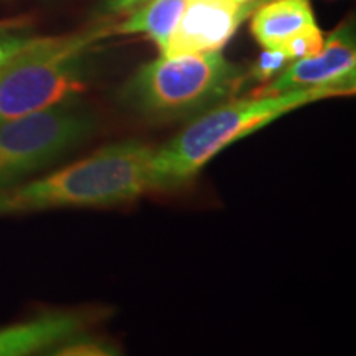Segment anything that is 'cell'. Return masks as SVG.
<instances>
[{"instance_id": "5", "label": "cell", "mask_w": 356, "mask_h": 356, "mask_svg": "<svg viewBox=\"0 0 356 356\" xmlns=\"http://www.w3.org/2000/svg\"><path fill=\"white\" fill-rule=\"evenodd\" d=\"M95 131V119L70 102L0 122V190L50 165Z\"/></svg>"}, {"instance_id": "15", "label": "cell", "mask_w": 356, "mask_h": 356, "mask_svg": "<svg viewBox=\"0 0 356 356\" xmlns=\"http://www.w3.org/2000/svg\"><path fill=\"white\" fill-rule=\"evenodd\" d=\"M144 0H106L104 6H102V10L106 13H113V15H118V13H126L139 6Z\"/></svg>"}, {"instance_id": "7", "label": "cell", "mask_w": 356, "mask_h": 356, "mask_svg": "<svg viewBox=\"0 0 356 356\" xmlns=\"http://www.w3.org/2000/svg\"><path fill=\"white\" fill-rule=\"evenodd\" d=\"M257 3L238 0H185L165 56L221 51Z\"/></svg>"}, {"instance_id": "16", "label": "cell", "mask_w": 356, "mask_h": 356, "mask_svg": "<svg viewBox=\"0 0 356 356\" xmlns=\"http://www.w3.org/2000/svg\"><path fill=\"white\" fill-rule=\"evenodd\" d=\"M239 3H259L261 0H238Z\"/></svg>"}, {"instance_id": "12", "label": "cell", "mask_w": 356, "mask_h": 356, "mask_svg": "<svg viewBox=\"0 0 356 356\" xmlns=\"http://www.w3.org/2000/svg\"><path fill=\"white\" fill-rule=\"evenodd\" d=\"M325 37L322 30L317 25L309 26V29L302 30L297 35H293L287 40L286 43L280 44L279 51H282L289 60H299V58L317 55L322 50Z\"/></svg>"}, {"instance_id": "17", "label": "cell", "mask_w": 356, "mask_h": 356, "mask_svg": "<svg viewBox=\"0 0 356 356\" xmlns=\"http://www.w3.org/2000/svg\"><path fill=\"white\" fill-rule=\"evenodd\" d=\"M261 2H262V0H261Z\"/></svg>"}, {"instance_id": "2", "label": "cell", "mask_w": 356, "mask_h": 356, "mask_svg": "<svg viewBox=\"0 0 356 356\" xmlns=\"http://www.w3.org/2000/svg\"><path fill=\"white\" fill-rule=\"evenodd\" d=\"M350 95H355V89L317 86L220 102L198 115L170 142L155 149L152 191L177 190L190 184L213 157L292 111Z\"/></svg>"}, {"instance_id": "11", "label": "cell", "mask_w": 356, "mask_h": 356, "mask_svg": "<svg viewBox=\"0 0 356 356\" xmlns=\"http://www.w3.org/2000/svg\"><path fill=\"white\" fill-rule=\"evenodd\" d=\"M50 353L61 356H111L119 355V351L111 341L104 340V338L79 333V335L55 346Z\"/></svg>"}, {"instance_id": "8", "label": "cell", "mask_w": 356, "mask_h": 356, "mask_svg": "<svg viewBox=\"0 0 356 356\" xmlns=\"http://www.w3.org/2000/svg\"><path fill=\"white\" fill-rule=\"evenodd\" d=\"M99 318L101 310H61L0 328V356H22L53 350L83 333Z\"/></svg>"}, {"instance_id": "9", "label": "cell", "mask_w": 356, "mask_h": 356, "mask_svg": "<svg viewBox=\"0 0 356 356\" xmlns=\"http://www.w3.org/2000/svg\"><path fill=\"white\" fill-rule=\"evenodd\" d=\"M251 20V33L264 50H279L289 38L315 24L309 0H262Z\"/></svg>"}, {"instance_id": "1", "label": "cell", "mask_w": 356, "mask_h": 356, "mask_svg": "<svg viewBox=\"0 0 356 356\" xmlns=\"http://www.w3.org/2000/svg\"><path fill=\"white\" fill-rule=\"evenodd\" d=\"M154 154V147L137 140L102 147L50 175L0 190V218L134 202L152 191Z\"/></svg>"}, {"instance_id": "14", "label": "cell", "mask_w": 356, "mask_h": 356, "mask_svg": "<svg viewBox=\"0 0 356 356\" xmlns=\"http://www.w3.org/2000/svg\"><path fill=\"white\" fill-rule=\"evenodd\" d=\"M25 37H19V35H8L0 30V66L10 58L13 53L19 51L22 47L26 43Z\"/></svg>"}, {"instance_id": "6", "label": "cell", "mask_w": 356, "mask_h": 356, "mask_svg": "<svg viewBox=\"0 0 356 356\" xmlns=\"http://www.w3.org/2000/svg\"><path fill=\"white\" fill-rule=\"evenodd\" d=\"M356 44L353 25L341 24L325 38L317 55L289 63L273 81L257 88L252 95H279L292 89L317 86H345L355 89Z\"/></svg>"}, {"instance_id": "13", "label": "cell", "mask_w": 356, "mask_h": 356, "mask_svg": "<svg viewBox=\"0 0 356 356\" xmlns=\"http://www.w3.org/2000/svg\"><path fill=\"white\" fill-rule=\"evenodd\" d=\"M291 60L279 50H264L259 60L251 66L248 71V78L257 84H267L277 76Z\"/></svg>"}, {"instance_id": "10", "label": "cell", "mask_w": 356, "mask_h": 356, "mask_svg": "<svg viewBox=\"0 0 356 356\" xmlns=\"http://www.w3.org/2000/svg\"><path fill=\"white\" fill-rule=\"evenodd\" d=\"M185 0H144L129 10L126 20L114 25V35H145L157 44L160 55L180 19Z\"/></svg>"}, {"instance_id": "4", "label": "cell", "mask_w": 356, "mask_h": 356, "mask_svg": "<svg viewBox=\"0 0 356 356\" xmlns=\"http://www.w3.org/2000/svg\"><path fill=\"white\" fill-rule=\"evenodd\" d=\"M243 81V70L221 51L160 55L124 84L121 99L150 121H180L220 104Z\"/></svg>"}, {"instance_id": "3", "label": "cell", "mask_w": 356, "mask_h": 356, "mask_svg": "<svg viewBox=\"0 0 356 356\" xmlns=\"http://www.w3.org/2000/svg\"><path fill=\"white\" fill-rule=\"evenodd\" d=\"M111 35L114 25H97L26 40L0 66V122L70 102L86 91L89 56Z\"/></svg>"}]
</instances>
